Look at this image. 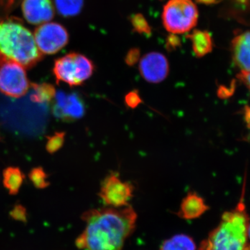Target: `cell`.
<instances>
[{"instance_id": "obj_6", "label": "cell", "mask_w": 250, "mask_h": 250, "mask_svg": "<svg viewBox=\"0 0 250 250\" xmlns=\"http://www.w3.org/2000/svg\"><path fill=\"white\" fill-rule=\"evenodd\" d=\"M24 67L13 61L0 65V92L11 98L24 96L30 88Z\"/></svg>"}, {"instance_id": "obj_22", "label": "cell", "mask_w": 250, "mask_h": 250, "mask_svg": "<svg viewBox=\"0 0 250 250\" xmlns=\"http://www.w3.org/2000/svg\"><path fill=\"white\" fill-rule=\"evenodd\" d=\"M125 104L130 108H136L142 103V99L140 96L139 91L136 90L130 91L125 98Z\"/></svg>"}, {"instance_id": "obj_17", "label": "cell", "mask_w": 250, "mask_h": 250, "mask_svg": "<svg viewBox=\"0 0 250 250\" xmlns=\"http://www.w3.org/2000/svg\"><path fill=\"white\" fill-rule=\"evenodd\" d=\"M192 238L186 234H177L163 243L161 250H196Z\"/></svg>"}, {"instance_id": "obj_20", "label": "cell", "mask_w": 250, "mask_h": 250, "mask_svg": "<svg viewBox=\"0 0 250 250\" xmlns=\"http://www.w3.org/2000/svg\"><path fill=\"white\" fill-rule=\"evenodd\" d=\"M65 136V132H56L53 136H47L46 150L50 154L57 152L63 146Z\"/></svg>"}, {"instance_id": "obj_7", "label": "cell", "mask_w": 250, "mask_h": 250, "mask_svg": "<svg viewBox=\"0 0 250 250\" xmlns=\"http://www.w3.org/2000/svg\"><path fill=\"white\" fill-rule=\"evenodd\" d=\"M133 194L134 187L121 180L118 174L112 172L102 182L99 195L108 207L121 208L129 205Z\"/></svg>"}, {"instance_id": "obj_29", "label": "cell", "mask_w": 250, "mask_h": 250, "mask_svg": "<svg viewBox=\"0 0 250 250\" xmlns=\"http://www.w3.org/2000/svg\"><path fill=\"white\" fill-rule=\"evenodd\" d=\"M248 243L250 244V222L249 224V227H248Z\"/></svg>"}, {"instance_id": "obj_9", "label": "cell", "mask_w": 250, "mask_h": 250, "mask_svg": "<svg viewBox=\"0 0 250 250\" xmlns=\"http://www.w3.org/2000/svg\"><path fill=\"white\" fill-rule=\"evenodd\" d=\"M53 100L52 113L61 121H75L84 115V104L77 93H66L59 90L56 93Z\"/></svg>"}, {"instance_id": "obj_15", "label": "cell", "mask_w": 250, "mask_h": 250, "mask_svg": "<svg viewBox=\"0 0 250 250\" xmlns=\"http://www.w3.org/2000/svg\"><path fill=\"white\" fill-rule=\"evenodd\" d=\"M24 175L20 168L9 167L3 172V184L11 195H16L22 187Z\"/></svg>"}, {"instance_id": "obj_12", "label": "cell", "mask_w": 250, "mask_h": 250, "mask_svg": "<svg viewBox=\"0 0 250 250\" xmlns=\"http://www.w3.org/2000/svg\"><path fill=\"white\" fill-rule=\"evenodd\" d=\"M233 63L241 72L250 71V31L238 34L231 44Z\"/></svg>"}, {"instance_id": "obj_25", "label": "cell", "mask_w": 250, "mask_h": 250, "mask_svg": "<svg viewBox=\"0 0 250 250\" xmlns=\"http://www.w3.org/2000/svg\"><path fill=\"white\" fill-rule=\"evenodd\" d=\"M179 45V39L177 36L170 35L167 38V47L169 49H175Z\"/></svg>"}, {"instance_id": "obj_28", "label": "cell", "mask_w": 250, "mask_h": 250, "mask_svg": "<svg viewBox=\"0 0 250 250\" xmlns=\"http://www.w3.org/2000/svg\"><path fill=\"white\" fill-rule=\"evenodd\" d=\"M195 1H197V2L201 3V4L210 5L217 4V3L220 1V0H195Z\"/></svg>"}, {"instance_id": "obj_26", "label": "cell", "mask_w": 250, "mask_h": 250, "mask_svg": "<svg viewBox=\"0 0 250 250\" xmlns=\"http://www.w3.org/2000/svg\"><path fill=\"white\" fill-rule=\"evenodd\" d=\"M238 79L241 81L245 85L248 87L250 90V72H241L239 75H238Z\"/></svg>"}, {"instance_id": "obj_18", "label": "cell", "mask_w": 250, "mask_h": 250, "mask_svg": "<svg viewBox=\"0 0 250 250\" xmlns=\"http://www.w3.org/2000/svg\"><path fill=\"white\" fill-rule=\"evenodd\" d=\"M56 7L61 16L73 17L80 14L83 6V0H55Z\"/></svg>"}, {"instance_id": "obj_23", "label": "cell", "mask_w": 250, "mask_h": 250, "mask_svg": "<svg viewBox=\"0 0 250 250\" xmlns=\"http://www.w3.org/2000/svg\"><path fill=\"white\" fill-rule=\"evenodd\" d=\"M140 59V50L139 49L134 48L130 49L125 57V62L129 66H133L139 62Z\"/></svg>"}, {"instance_id": "obj_27", "label": "cell", "mask_w": 250, "mask_h": 250, "mask_svg": "<svg viewBox=\"0 0 250 250\" xmlns=\"http://www.w3.org/2000/svg\"><path fill=\"white\" fill-rule=\"evenodd\" d=\"M245 121H246L247 125L250 129V107L246 106L245 108Z\"/></svg>"}, {"instance_id": "obj_30", "label": "cell", "mask_w": 250, "mask_h": 250, "mask_svg": "<svg viewBox=\"0 0 250 250\" xmlns=\"http://www.w3.org/2000/svg\"><path fill=\"white\" fill-rule=\"evenodd\" d=\"M237 1H239L240 3H243V4H246L248 2V0H237Z\"/></svg>"}, {"instance_id": "obj_4", "label": "cell", "mask_w": 250, "mask_h": 250, "mask_svg": "<svg viewBox=\"0 0 250 250\" xmlns=\"http://www.w3.org/2000/svg\"><path fill=\"white\" fill-rule=\"evenodd\" d=\"M93 62L79 53L66 54L54 62L53 73L57 83H66L70 86H79L88 80L94 72Z\"/></svg>"}, {"instance_id": "obj_13", "label": "cell", "mask_w": 250, "mask_h": 250, "mask_svg": "<svg viewBox=\"0 0 250 250\" xmlns=\"http://www.w3.org/2000/svg\"><path fill=\"white\" fill-rule=\"evenodd\" d=\"M208 209V205L202 197L196 192H189L182 200L179 215L186 220H192L201 216Z\"/></svg>"}, {"instance_id": "obj_5", "label": "cell", "mask_w": 250, "mask_h": 250, "mask_svg": "<svg viewBox=\"0 0 250 250\" xmlns=\"http://www.w3.org/2000/svg\"><path fill=\"white\" fill-rule=\"evenodd\" d=\"M198 10L192 0H170L163 11V24L172 34H184L196 26Z\"/></svg>"}, {"instance_id": "obj_21", "label": "cell", "mask_w": 250, "mask_h": 250, "mask_svg": "<svg viewBox=\"0 0 250 250\" xmlns=\"http://www.w3.org/2000/svg\"><path fill=\"white\" fill-rule=\"evenodd\" d=\"M131 22L134 31L141 34L150 36L151 27L147 20L142 14H135L131 18Z\"/></svg>"}, {"instance_id": "obj_1", "label": "cell", "mask_w": 250, "mask_h": 250, "mask_svg": "<svg viewBox=\"0 0 250 250\" xmlns=\"http://www.w3.org/2000/svg\"><path fill=\"white\" fill-rule=\"evenodd\" d=\"M82 219L84 230L76 240L80 250H123L125 241L136 228L137 214L129 205L121 208L92 209Z\"/></svg>"}, {"instance_id": "obj_24", "label": "cell", "mask_w": 250, "mask_h": 250, "mask_svg": "<svg viewBox=\"0 0 250 250\" xmlns=\"http://www.w3.org/2000/svg\"><path fill=\"white\" fill-rule=\"evenodd\" d=\"M11 216L16 220H24L26 218V210L22 206L16 205L11 210Z\"/></svg>"}, {"instance_id": "obj_11", "label": "cell", "mask_w": 250, "mask_h": 250, "mask_svg": "<svg viewBox=\"0 0 250 250\" xmlns=\"http://www.w3.org/2000/svg\"><path fill=\"white\" fill-rule=\"evenodd\" d=\"M22 10L26 21L32 24L49 22L54 16L52 0H23Z\"/></svg>"}, {"instance_id": "obj_16", "label": "cell", "mask_w": 250, "mask_h": 250, "mask_svg": "<svg viewBox=\"0 0 250 250\" xmlns=\"http://www.w3.org/2000/svg\"><path fill=\"white\" fill-rule=\"evenodd\" d=\"M30 87L34 90L30 99L34 103L42 104L50 103L55 97V87L50 83H31Z\"/></svg>"}, {"instance_id": "obj_3", "label": "cell", "mask_w": 250, "mask_h": 250, "mask_svg": "<svg viewBox=\"0 0 250 250\" xmlns=\"http://www.w3.org/2000/svg\"><path fill=\"white\" fill-rule=\"evenodd\" d=\"M0 54L27 69L35 66L43 57L31 31L11 21L0 22Z\"/></svg>"}, {"instance_id": "obj_10", "label": "cell", "mask_w": 250, "mask_h": 250, "mask_svg": "<svg viewBox=\"0 0 250 250\" xmlns=\"http://www.w3.org/2000/svg\"><path fill=\"white\" fill-rule=\"evenodd\" d=\"M139 71L143 78L149 83H160L168 75V62L163 54L149 52L141 59Z\"/></svg>"}, {"instance_id": "obj_14", "label": "cell", "mask_w": 250, "mask_h": 250, "mask_svg": "<svg viewBox=\"0 0 250 250\" xmlns=\"http://www.w3.org/2000/svg\"><path fill=\"white\" fill-rule=\"evenodd\" d=\"M187 37L191 41L192 50L199 58L205 57L213 49V40L210 33L207 31L196 29Z\"/></svg>"}, {"instance_id": "obj_2", "label": "cell", "mask_w": 250, "mask_h": 250, "mask_svg": "<svg viewBox=\"0 0 250 250\" xmlns=\"http://www.w3.org/2000/svg\"><path fill=\"white\" fill-rule=\"evenodd\" d=\"M244 193L233 209L222 215L218 226L202 242L200 250H244L248 243L249 215Z\"/></svg>"}, {"instance_id": "obj_8", "label": "cell", "mask_w": 250, "mask_h": 250, "mask_svg": "<svg viewBox=\"0 0 250 250\" xmlns=\"http://www.w3.org/2000/svg\"><path fill=\"white\" fill-rule=\"evenodd\" d=\"M34 40L42 54H54L67 45L68 33L62 24L55 22L44 23L34 31Z\"/></svg>"}, {"instance_id": "obj_19", "label": "cell", "mask_w": 250, "mask_h": 250, "mask_svg": "<svg viewBox=\"0 0 250 250\" xmlns=\"http://www.w3.org/2000/svg\"><path fill=\"white\" fill-rule=\"evenodd\" d=\"M29 178L36 188L44 189L49 186L48 175L41 167H34L29 174Z\"/></svg>"}]
</instances>
